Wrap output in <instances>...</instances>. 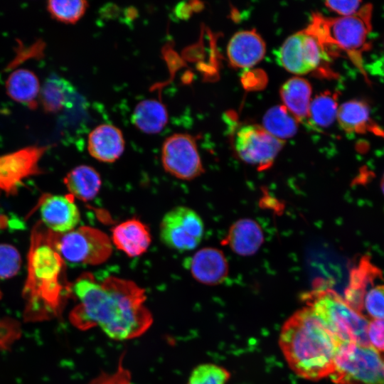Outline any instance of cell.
<instances>
[{
	"label": "cell",
	"instance_id": "obj_1",
	"mask_svg": "<svg viewBox=\"0 0 384 384\" xmlns=\"http://www.w3.org/2000/svg\"><path fill=\"white\" fill-rule=\"evenodd\" d=\"M70 289L78 303L69 319L79 330L97 328L109 338L123 341L142 336L153 324L145 290L132 280L109 276L99 282L84 273Z\"/></svg>",
	"mask_w": 384,
	"mask_h": 384
},
{
	"label": "cell",
	"instance_id": "obj_2",
	"mask_svg": "<svg viewBox=\"0 0 384 384\" xmlns=\"http://www.w3.org/2000/svg\"><path fill=\"white\" fill-rule=\"evenodd\" d=\"M279 343L291 369L309 380L330 376L341 345L308 306L284 322Z\"/></svg>",
	"mask_w": 384,
	"mask_h": 384
},
{
	"label": "cell",
	"instance_id": "obj_3",
	"mask_svg": "<svg viewBox=\"0 0 384 384\" xmlns=\"http://www.w3.org/2000/svg\"><path fill=\"white\" fill-rule=\"evenodd\" d=\"M64 261L52 245L50 230L42 222L34 227L28 255V277L23 289L29 321L56 316L70 289L63 282Z\"/></svg>",
	"mask_w": 384,
	"mask_h": 384
},
{
	"label": "cell",
	"instance_id": "obj_4",
	"mask_svg": "<svg viewBox=\"0 0 384 384\" xmlns=\"http://www.w3.org/2000/svg\"><path fill=\"white\" fill-rule=\"evenodd\" d=\"M373 6L366 4L349 16L327 18L314 14L305 29L312 35L331 56L345 53L368 81L363 66V53L370 48L367 42L371 30Z\"/></svg>",
	"mask_w": 384,
	"mask_h": 384
},
{
	"label": "cell",
	"instance_id": "obj_5",
	"mask_svg": "<svg viewBox=\"0 0 384 384\" xmlns=\"http://www.w3.org/2000/svg\"><path fill=\"white\" fill-rule=\"evenodd\" d=\"M308 306L341 344L353 343L370 346L367 329L369 321L350 306L336 291L318 286L303 296Z\"/></svg>",
	"mask_w": 384,
	"mask_h": 384
},
{
	"label": "cell",
	"instance_id": "obj_6",
	"mask_svg": "<svg viewBox=\"0 0 384 384\" xmlns=\"http://www.w3.org/2000/svg\"><path fill=\"white\" fill-rule=\"evenodd\" d=\"M50 237L55 250L69 263L97 265L112 253L111 238L94 227L80 226L65 233L50 230Z\"/></svg>",
	"mask_w": 384,
	"mask_h": 384
},
{
	"label": "cell",
	"instance_id": "obj_7",
	"mask_svg": "<svg viewBox=\"0 0 384 384\" xmlns=\"http://www.w3.org/2000/svg\"><path fill=\"white\" fill-rule=\"evenodd\" d=\"M329 378L335 384H384V361L370 346L343 343Z\"/></svg>",
	"mask_w": 384,
	"mask_h": 384
},
{
	"label": "cell",
	"instance_id": "obj_8",
	"mask_svg": "<svg viewBox=\"0 0 384 384\" xmlns=\"http://www.w3.org/2000/svg\"><path fill=\"white\" fill-rule=\"evenodd\" d=\"M204 234L201 216L193 209L183 206L167 211L159 225V237L169 249L185 252L194 250Z\"/></svg>",
	"mask_w": 384,
	"mask_h": 384
},
{
	"label": "cell",
	"instance_id": "obj_9",
	"mask_svg": "<svg viewBox=\"0 0 384 384\" xmlns=\"http://www.w3.org/2000/svg\"><path fill=\"white\" fill-rule=\"evenodd\" d=\"M233 148L238 158L259 171L271 167L284 146V141L257 124L240 126L233 137Z\"/></svg>",
	"mask_w": 384,
	"mask_h": 384
},
{
	"label": "cell",
	"instance_id": "obj_10",
	"mask_svg": "<svg viewBox=\"0 0 384 384\" xmlns=\"http://www.w3.org/2000/svg\"><path fill=\"white\" fill-rule=\"evenodd\" d=\"M329 58L321 43L306 30L289 36L276 52L277 63L296 75L312 72Z\"/></svg>",
	"mask_w": 384,
	"mask_h": 384
},
{
	"label": "cell",
	"instance_id": "obj_11",
	"mask_svg": "<svg viewBox=\"0 0 384 384\" xmlns=\"http://www.w3.org/2000/svg\"><path fill=\"white\" fill-rule=\"evenodd\" d=\"M161 164L172 176L191 181L200 176L204 168L193 136L176 133L167 137L161 147Z\"/></svg>",
	"mask_w": 384,
	"mask_h": 384
},
{
	"label": "cell",
	"instance_id": "obj_12",
	"mask_svg": "<svg viewBox=\"0 0 384 384\" xmlns=\"http://www.w3.org/2000/svg\"><path fill=\"white\" fill-rule=\"evenodd\" d=\"M49 146H29L0 156V190L14 194L28 176L41 174L39 161Z\"/></svg>",
	"mask_w": 384,
	"mask_h": 384
},
{
	"label": "cell",
	"instance_id": "obj_13",
	"mask_svg": "<svg viewBox=\"0 0 384 384\" xmlns=\"http://www.w3.org/2000/svg\"><path fill=\"white\" fill-rule=\"evenodd\" d=\"M40 213L43 224L55 233L75 229L80 220L79 209L70 194L46 195L41 201Z\"/></svg>",
	"mask_w": 384,
	"mask_h": 384
},
{
	"label": "cell",
	"instance_id": "obj_14",
	"mask_svg": "<svg viewBox=\"0 0 384 384\" xmlns=\"http://www.w3.org/2000/svg\"><path fill=\"white\" fill-rule=\"evenodd\" d=\"M187 263L192 277L201 284L217 285L228 277V260L218 248H201L194 253Z\"/></svg>",
	"mask_w": 384,
	"mask_h": 384
},
{
	"label": "cell",
	"instance_id": "obj_15",
	"mask_svg": "<svg viewBox=\"0 0 384 384\" xmlns=\"http://www.w3.org/2000/svg\"><path fill=\"white\" fill-rule=\"evenodd\" d=\"M265 52V43L254 29L235 33L227 47L229 63L236 68L254 66L262 60Z\"/></svg>",
	"mask_w": 384,
	"mask_h": 384
},
{
	"label": "cell",
	"instance_id": "obj_16",
	"mask_svg": "<svg viewBox=\"0 0 384 384\" xmlns=\"http://www.w3.org/2000/svg\"><path fill=\"white\" fill-rule=\"evenodd\" d=\"M111 232L112 244L129 257L142 255L150 246L149 228L137 218H130L117 224Z\"/></svg>",
	"mask_w": 384,
	"mask_h": 384
},
{
	"label": "cell",
	"instance_id": "obj_17",
	"mask_svg": "<svg viewBox=\"0 0 384 384\" xmlns=\"http://www.w3.org/2000/svg\"><path fill=\"white\" fill-rule=\"evenodd\" d=\"M125 141L122 131L110 124L96 127L88 135L87 150L91 156L105 163H113L122 155Z\"/></svg>",
	"mask_w": 384,
	"mask_h": 384
},
{
	"label": "cell",
	"instance_id": "obj_18",
	"mask_svg": "<svg viewBox=\"0 0 384 384\" xmlns=\"http://www.w3.org/2000/svg\"><path fill=\"white\" fill-rule=\"evenodd\" d=\"M381 277V270L373 264L369 257H361L350 272L348 284L344 292V300L353 309L362 314L368 287L373 286L374 282Z\"/></svg>",
	"mask_w": 384,
	"mask_h": 384
},
{
	"label": "cell",
	"instance_id": "obj_19",
	"mask_svg": "<svg viewBox=\"0 0 384 384\" xmlns=\"http://www.w3.org/2000/svg\"><path fill=\"white\" fill-rule=\"evenodd\" d=\"M264 242L261 226L251 218H241L230 227L223 244L227 245L235 254L251 256L255 254Z\"/></svg>",
	"mask_w": 384,
	"mask_h": 384
},
{
	"label": "cell",
	"instance_id": "obj_20",
	"mask_svg": "<svg viewBox=\"0 0 384 384\" xmlns=\"http://www.w3.org/2000/svg\"><path fill=\"white\" fill-rule=\"evenodd\" d=\"M336 117L340 127L348 133L368 132L384 138V131L370 118L368 106L362 101L344 102L338 107Z\"/></svg>",
	"mask_w": 384,
	"mask_h": 384
},
{
	"label": "cell",
	"instance_id": "obj_21",
	"mask_svg": "<svg viewBox=\"0 0 384 384\" xmlns=\"http://www.w3.org/2000/svg\"><path fill=\"white\" fill-rule=\"evenodd\" d=\"M8 96L31 109H35L39 103L41 85L37 75L26 68L14 70L5 83Z\"/></svg>",
	"mask_w": 384,
	"mask_h": 384
},
{
	"label": "cell",
	"instance_id": "obj_22",
	"mask_svg": "<svg viewBox=\"0 0 384 384\" xmlns=\"http://www.w3.org/2000/svg\"><path fill=\"white\" fill-rule=\"evenodd\" d=\"M75 94V87L68 80L51 74L41 85L39 102L46 112L56 114L73 104Z\"/></svg>",
	"mask_w": 384,
	"mask_h": 384
},
{
	"label": "cell",
	"instance_id": "obj_23",
	"mask_svg": "<svg viewBox=\"0 0 384 384\" xmlns=\"http://www.w3.org/2000/svg\"><path fill=\"white\" fill-rule=\"evenodd\" d=\"M69 194L87 202L98 194L102 179L98 171L88 165H79L70 170L63 179Z\"/></svg>",
	"mask_w": 384,
	"mask_h": 384
},
{
	"label": "cell",
	"instance_id": "obj_24",
	"mask_svg": "<svg viewBox=\"0 0 384 384\" xmlns=\"http://www.w3.org/2000/svg\"><path fill=\"white\" fill-rule=\"evenodd\" d=\"M311 91L310 83L299 77L289 79L280 88L279 94L283 106L298 122L307 119Z\"/></svg>",
	"mask_w": 384,
	"mask_h": 384
},
{
	"label": "cell",
	"instance_id": "obj_25",
	"mask_svg": "<svg viewBox=\"0 0 384 384\" xmlns=\"http://www.w3.org/2000/svg\"><path fill=\"white\" fill-rule=\"evenodd\" d=\"M132 120L140 131L146 134H156L166 126L168 122V112L161 102L147 99L137 105Z\"/></svg>",
	"mask_w": 384,
	"mask_h": 384
},
{
	"label": "cell",
	"instance_id": "obj_26",
	"mask_svg": "<svg viewBox=\"0 0 384 384\" xmlns=\"http://www.w3.org/2000/svg\"><path fill=\"white\" fill-rule=\"evenodd\" d=\"M338 109V94L324 92L311 100L306 121L316 129L326 128L334 122Z\"/></svg>",
	"mask_w": 384,
	"mask_h": 384
},
{
	"label": "cell",
	"instance_id": "obj_27",
	"mask_svg": "<svg viewBox=\"0 0 384 384\" xmlns=\"http://www.w3.org/2000/svg\"><path fill=\"white\" fill-rule=\"evenodd\" d=\"M298 121L283 105L269 109L262 119V127L275 138L284 141L295 135Z\"/></svg>",
	"mask_w": 384,
	"mask_h": 384
},
{
	"label": "cell",
	"instance_id": "obj_28",
	"mask_svg": "<svg viewBox=\"0 0 384 384\" xmlns=\"http://www.w3.org/2000/svg\"><path fill=\"white\" fill-rule=\"evenodd\" d=\"M88 3L83 0H50L47 10L51 17L65 23H75L85 14Z\"/></svg>",
	"mask_w": 384,
	"mask_h": 384
},
{
	"label": "cell",
	"instance_id": "obj_29",
	"mask_svg": "<svg viewBox=\"0 0 384 384\" xmlns=\"http://www.w3.org/2000/svg\"><path fill=\"white\" fill-rule=\"evenodd\" d=\"M230 374L225 368L214 363L197 366L186 384H230Z\"/></svg>",
	"mask_w": 384,
	"mask_h": 384
},
{
	"label": "cell",
	"instance_id": "obj_30",
	"mask_svg": "<svg viewBox=\"0 0 384 384\" xmlns=\"http://www.w3.org/2000/svg\"><path fill=\"white\" fill-rule=\"evenodd\" d=\"M21 264V255L13 245L0 244V278L8 279L16 275Z\"/></svg>",
	"mask_w": 384,
	"mask_h": 384
},
{
	"label": "cell",
	"instance_id": "obj_31",
	"mask_svg": "<svg viewBox=\"0 0 384 384\" xmlns=\"http://www.w3.org/2000/svg\"><path fill=\"white\" fill-rule=\"evenodd\" d=\"M364 309L373 319H384V284L368 289L364 298Z\"/></svg>",
	"mask_w": 384,
	"mask_h": 384
},
{
	"label": "cell",
	"instance_id": "obj_32",
	"mask_svg": "<svg viewBox=\"0 0 384 384\" xmlns=\"http://www.w3.org/2000/svg\"><path fill=\"white\" fill-rule=\"evenodd\" d=\"M122 356L119 359L116 370L112 372H102L87 384H134L131 372L123 365Z\"/></svg>",
	"mask_w": 384,
	"mask_h": 384
},
{
	"label": "cell",
	"instance_id": "obj_33",
	"mask_svg": "<svg viewBox=\"0 0 384 384\" xmlns=\"http://www.w3.org/2000/svg\"><path fill=\"white\" fill-rule=\"evenodd\" d=\"M367 336L370 346L384 352V319H373L368 323Z\"/></svg>",
	"mask_w": 384,
	"mask_h": 384
},
{
	"label": "cell",
	"instance_id": "obj_34",
	"mask_svg": "<svg viewBox=\"0 0 384 384\" xmlns=\"http://www.w3.org/2000/svg\"><path fill=\"white\" fill-rule=\"evenodd\" d=\"M361 1H327L325 6L342 16L355 14L361 9Z\"/></svg>",
	"mask_w": 384,
	"mask_h": 384
},
{
	"label": "cell",
	"instance_id": "obj_35",
	"mask_svg": "<svg viewBox=\"0 0 384 384\" xmlns=\"http://www.w3.org/2000/svg\"><path fill=\"white\" fill-rule=\"evenodd\" d=\"M381 188H382L383 193H384V175L381 179Z\"/></svg>",
	"mask_w": 384,
	"mask_h": 384
},
{
	"label": "cell",
	"instance_id": "obj_36",
	"mask_svg": "<svg viewBox=\"0 0 384 384\" xmlns=\"http://www.w3.org/2000/svg\"><path fill=\"white\" fill-rule=\"evenodd\" d=\"M1 292H0V298H1Z\"/></svg>",
	"mask_w": 384,
	"mask_h": 384
},
{
	"label": "cell",
	"instance_id": "obj_37",
	"mask_svg": "<svg viewBox=\"0 0 384 384\" xmlns=\"http://www.w3.org/2000/svg\"><path fill=\"white\" fill-rule=\"evenodd\" d=\"M383 358V361H384V356Z\"/></svg>",
	"mask_w": 384,
	"mask_h": 384
}]
</instances>
